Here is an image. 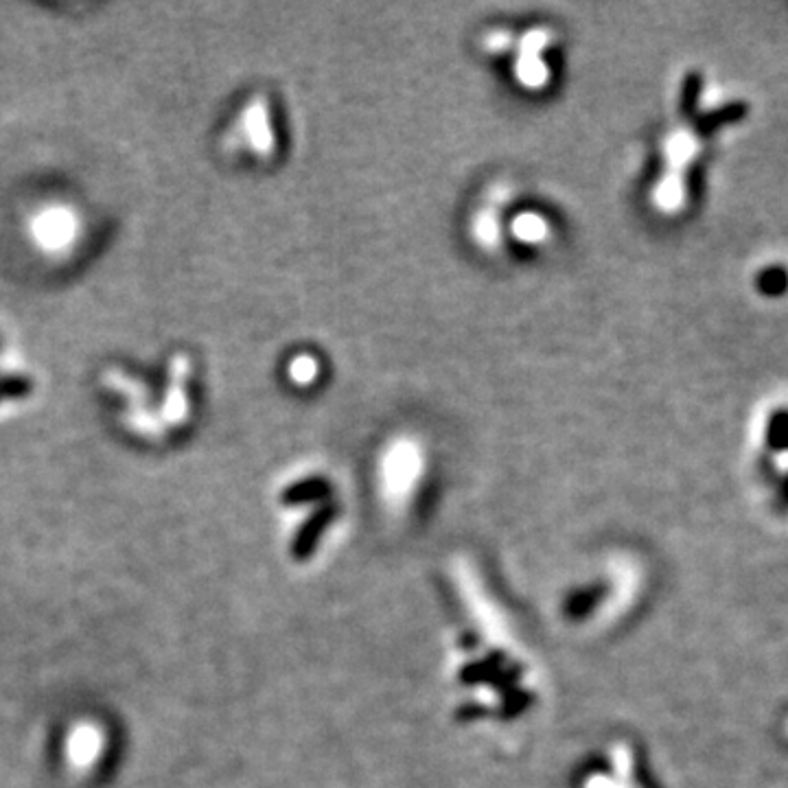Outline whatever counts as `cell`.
<instances>
[{
    "label": "cell",
    "instance_id": "cell-1",
    "mask_svg": "<svg viewBox=\"0 0 788 788\" xmlns=\"http://www.w3.org/2000/svg\"><path fill=\"white\" fill-rule=\"evenodd\" d=\"M749 117V103L747 101H727L723 106H718L710 112H703L694 123V132L699 136H710L723 127L738 125Z\"/></svg>",
    "mask_w": 788,
    "mask_h": 788
},
{
    "label": "cell",
    "instance_id": "cell-2",
    "mask_svg": "<svg viewBox=\"0 0 788 788\" xmlns=\"http://www.w3.org/2000/svg\"><path fill=\"white\" fill-rule=\"evenodd\" d=\"M788 454V408H775L764 423L762 456L775 460Z\"/></svg>",
    "mask_w": 788,
    "mask_h": 788
},
{
    "label": "cell",
    "instance_id": "cell-3",
    "mask_svg": "<svg viewBox=\"0 0 788 788\" xmlns=\"http://www.w3.org/2000/svg\"><path fill=\"white\" fill-rule=\"evenodd\" d=\"M756 289L764 298H780L788 292V268L780 263L767 265L756 276Z\"/></svg>",
    "mask_w": 788,
    "mask_h": 788
},
{
    "label": "cell",
    "instance_id": "cell-4",
    "mask_svg": "<svg viewBox=\"0 0 788 788\" xmlns=\"http://www.w3.org/2000/svg\"><path fill=\"white\" fill-rule=\"evenodd\" d=\"M701 95H703V75L692 71L681 81L679 112L683 114V117H694V114H697Z\"/></svg>",
    "mask_w": 788,
    "mask_h": 788
},
{
    "label": "cell",
    "instance_id": "cell-5",
    "mask_svg": "<svg viewBox=\"0 0 788 788\" xmlns=\"http://www.w3.org/2000/svg\"><path fill=\"white\" fill-rule=\"evenodd\" d=\"M44 230H40V237L44 241H53V243H64L71 235V219H68L66 213H49L44 217V224L40 226Z\"/></svg>",
    "mask_w": 788,
    "mask_h": 788
},
{
    "label": "cell",
    "instance_id": "cell-6",
    "mask_svg": "<svg viewBox=\"0 0 788 788\" xmlns=\"http://www.w3.org/2000/svg\"><path fill=\"white\" fill-rule=\"evenodd\" d=\"M250 132H252V143L257 145L263 152H268L270 145H272V136H270V127H268V117H265V110H261L259 106L252 108L250 112Z\"/></svg>",
    "mask_w": 788,
    "mask_h": 788
},
{
    "label": "cell",
    "instance_id": "cell-7",
    "mask_svg": "<svg viewBox=\"0 0 788 788\" xmlns=\"http://www.w3.org/2000/svg\"><path fill=\"white\" fill-rule=\"evenodd\" d=\"M289 375H292V379L298 381V384H309V381L318 375V362L309 355H300L294 359L292 366H289Z\"/></svg>",
    "mask_w": 788,
    "mask_h": 788
},
{
    "label": "cell",
    "instance_id": "cell-8",
    "mask_svg": "<svg viewBox=\"0 0 788 788\" xmlns=\"http://www.w3.org/2000/svg\"><path fill=\"white\" fill-rule=\"evenodd\" d=\"M515 233L521 239H539L546 233V224H543L537 215H521L515 222Z\"/></svg>",
    "mask_w": 788,
    "mask_h": 788
},
{
    "label": "cell",
    "instance_id": "cell-9",
    "mask_svg": "<svg viewBox=\"0 0 788 788\" xmlns=\"http://www.w3.org/2000/svg\"><path fill=\"white\" fill-rule=\"evenodd\" d=\"M519 77L524 84L539 86L541 81L546 79V66L537 60H532V57H526V60L519 62Z\"/></svg>",
    "mask_w": 788,
    "mask_h": 788
},
{
    "label": "cell",
    "instance_id": "cell-10",
    "mask_svg": "<svg viewBox=\"0 0 788 788\" xmlns=\"http://www.w3.org/2000/svg\"><path fill=\"white\" fill-rule=\"evenodd\" d=\"M31 392V384L22 377L0 379V399H18Z\"/></svg>",
    "mask_w": 788,
    "mask_h": 788
},
{
    "label": "cell",
    "instance_id": "cell-11",
    "mask_svg": "<svg viewBox=\"0 0 788 788\" xmlns=\"http://www.w3.org/2000/svg\"><path fill=\"white\" fill-rule=\"evenodd\" d=\"M775 736H778L780 745L788 753V703L780 710L778 721H775Z\"/></svg>",
    "mask_w": 788,
    "mask_h": 788
}]
</instances>
